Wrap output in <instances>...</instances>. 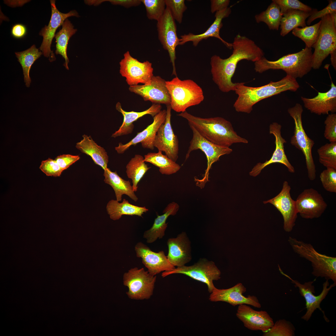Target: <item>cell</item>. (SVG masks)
Here are the masks:
<instances>
[{
  "label": "cell",
  "mask_w": 336,
  "mask_h": 336,
  "mask_svg": "<svg viewBox=\"0 0 336 336\" xmlns=\"http://www.w3.org/2000/svg\"><path fill=\"white\" fill-rule=\"evenodd\" d=\"M134 250L137 257L141 259L148 273L152 275L155 276L162 272L170 271L175 268L169 262L163 251L154 252L141 242L137 243Z\"/></svg>",
  "instance_id": "22"
},
{
  "label": "cell",
  "mask_w": 336,
  "mask_h": 336,
  "mask_svg": "<svg viewBox=\"0 0 336 336\" xmlns=\"http://www.w3.org/2000/svg\"><path fill=\"white\" fill-rule=\"evenodd\" d=\"M300 86L296 79L287 75L281 80L258 87L246 86L238 82L235 91L238 95L233 105L237 112L250 113L253 106L260 101L287 91H296Z\"/></svg>",
  "instance_id": "3"
},
{
  "label": "cell",
  "mask_w": 336,
  "mask_h": 336,
  "mask_svg": "<svg viewBox=\"0 0 336 336\" xmlns=\"http://www.w3.org/2000/svg\"><path fill=\"white\" fill-rule=\"evenodd\" d=\"M328 5L322 10L318 11L316 9H313V12L309 17L307 24L309 25L311 23L316 19L321 18L328 14L336 13V1L330 0L329 1Z\"/></svg>",
  "instance_id": "48"
},
{
  "label": "cell",
  "mask_w": 336,
  "mask_h": 336,
  "mask_svg": "<svg viewBox=\"0 0 336 336\" xmlns=\"http://www.w3.org/2000/svg\"><path fill=\"white\" fill-rule=\"evenodd\" d=\"M313 9L310 12L289 9L284 13L280 23L281 36H284L294 29L301 26H306V19L312 14Z\"/></svg>",
  "instance_id": "33"
},
{
  "label": "cell",
  "mask_w": 336,
  "mask_h": 336,
  "mask_svg": "<svg viewBox=\"0 0 336 336\" xmlns=\"http://www.w3.org/2000/svg\"><path fill=\"white\" fill-rule=\"evenodd\" d=\"M80 158L79 156L63 154L57 156L55 160L61 169L63 171L79 160Z\"/></svg>",
  "instance_id": "49"
},
{
  "label": "cell",
  "mask_w": 336,
  "mask_h": 336,
  "mask_svg": "<svg viewBox=\"0 0 336 336\" xmlns=\"http://www.w3.org/2000/svg\"><path fill=\"white\" fill-rule=\"evenodd\" d=\"M291 187L287 181L283 182L282 189L273 198L264 201V204L270 203L280 212L283 217V228L287 232H291L295 225L297 217L296 201L291 195Z\"/></svg>",
  "instance_id": "17"
},
{
  "label": "cell",
  "mask_w": 336,
  "mask_h": 336,
  "mask_svg": "<svg viewBox=\"0 0 336 336\" xmlns=\"http://www.w3.org/2000/svg\"><path fill=\"white\" fill-rule=\"evenodd\" d=\"M246 304L238 306L236 314L237 317L248 329L254 331L260 330L263 333L268 331L274 322L267 312L264 310L257 311Z\"/></svg>",
  "instance_id": "23"
},
{
  "label": "cell",
  "mask_w": 336,
  "mask_h": 336,
  "mask_svg": "<svg viewBox=\"0 0 336 336\" xmlns=\"http://www.w3.org/2000/svg\"><path fill=\"white\" fill-rule=\"evenodd\" d=\"M288 241L294 251L311 263L312 274L316 278L331 280L336 285V258L318 252L310 243L290 236Z\"/></svg>",
  "instance_id": "5"
},
{
  "label": "cell",
  "mask_w": 336,
  "mask_h": 336,
  "mask_svg": "<svg viewBox=\"0 0 336 336\" xmlns=\"http://www.w3.org/2000/svg\"><path fill=\"white\" fill-rule=\"evenodd\" d=\"M321 22L320 20L318 23L310 26L296 28L292 30V34L304 42L305 47L311 48L318 38Z\"/></svg>",
  "instance_id": "39"
},
{
  "label": "cell",
  "mask_w": 336,
  "mask_h": 336,
  "mask_svg": "<svg viewBox=\"0 0 336 336\" xmlns=\"http://www.w3.org/2000/svg\"><path fill=\"white\" fill-rule=\"evenodd\" d=\"M166 7L170 10L173 18L179 23L182 21L183 14L187 9L184 0H165Z\"/></svg>",
  "instance_id": "44"
},
{
  "label": "cell",
  "mask_w": 336,
  "mask_h": 336,
  "mask_svg": "<svg viewBox=\"0 0 336 336\" xmlns=\"http://www.w3.org/2000/svg\"><path fill=\"white\" fill-rule=\"evenodd\" d=\"M156 276L150 274L143 268H132L124 273V285L128 288L126 294L132 299L143 300L149 299L152 295Z\"/></svg>",
  "instance_id": "9"
},
{
  "label": "cell",
  "mask_w": 336,
  "mask_h": 336,
  "mask_svg": "<svg viewBox=\"0 0 336 336\" xmlns=\"http://www.w3.org/2000/svg\"><path fill=\"white\" fill-rule=\"evenodd\" d=\"M311 48L305 47L299 52L284 55L271 61L264 56L254 62L255 72L262 73L269 69H281L296 79L308 74L312 68Z\"/></svg>",
  "instance_id": "4"
},
{
  "label": "cell",
  "mask_w": 336,
  "mask_h": 336,
  "mask_svg": "<svg viewBox=\"0 0 336 336\" xmlns=\"http://www.w3.org/2000/svg\"><path fill=\"white\" fill-rule=\"evenodd\" d=\"M331 88L325 92H318L312 98L301 97L304 105L311 113L318 115L328 114L336 112V86L331 81Z\"/></svg>",
  "instance_id": "25"
},
{
  "label": "cell",
  "mask_w": 336,
  "mask_h": 336,
  "mask_svg": "<svg viewBox=\"0 0 336 336\" xmlns=\"http://www.w3.org/2000/svg\"><path fill=\"white\" fill-rule=\"evenodd\" d=\"M282 126L277 122H273L269 126V133L273 134L275 138V148L272 155L268 160L263 163L259 162L256 164L250 172V175L255 177L259 175L261 170L265 167L271 164L278 163L285 165L289 172H295L294 167L288 161L285 153L284 144L286 141L282 136Z\"/></svg>",
  "instance_id": "20"
},
{
  "label": "cell",
  "mask_w": 336,
  "mask_h": 336,
  "mask_svg": "<svg viewBox=\"0 0 336 336\" xmlns=\"http://www.w3.org/2000/svg\"><path fill=\"white\" fill-rule=\"evenodd\" d=\"M26 33V26L23 24H17L14 25L12 28L11 33L15 38H21L23 37Z\"/></svg>",
  "instance_id": "52"
},
{
  "label": "cell",
  "mask_w": 336,
  "mask_h": 336,
  "mask_svg": "<svg viewBox=\"0 0 336 336\" xmlns=\"http://www.w3.org/2000/svg\"><path fill=\"white\" fill-rule=\"evenodd\" d=\"M167 244L168 248L167 257L174 266H182L190 261V242L184 232L178 235L176 238H169Z\"/></svg>",
  "instance_id": "27"
},
{
  "label": "cell",
  "mask_w": 336,
  "mask_h": 336,
  "mask_svg": "<svg viewBox=\"0 0 336 336\" xmlns=\"http://www.w3.org/2000/svg\"><path fill=\"white\" fill-rule=\"evenodd\" d=\"M331 55L330 60L331 64L334 68L336 69V49L333 51L330 54Z\"/></svg>",
  "instance_id": "53"
},
{
  "label": "cell",
  "mask_w": 336,
  "mask_h": 336,
  "mask_svg": "<svg viewBox=\"0 0 336 336\" xmlns=\"http://www.w3.org/2000/svg\"><path fill=\"white\" fill-rule=\"evenodd\" d=\"M317 39L313 46L314 51L312 58V68L319 69L323 61L336 49V26L331 14L321 18Z\"/></svg>",
  "instance_id": "8"
},
{
  "label": "cell",
  "mask_w": 336,
  "mask_h": 336,
  "mask_svg": "<svg viewBox=\"0 0 336 336\" xmlns=\"http://www.w3.org/2000/svg\"><path fill=\"white\" fill-rule=\"evenodd\" d=\"M62 26V29L55 35V53L56 54H60L65 59L63 65L68 70L69 60L67 55L68 44L70 38L76 33L77 30L74 28L72 24L68 18L65 20Z\"/></svg>",
  "instance_id": "34"
},
{
  "label": "cell",
  "mask_w": 336,
  "mask_h": 336,
  "mask_svg": "<svg viewBox=\"0 0 336 336\" xmlns=\"http://www.w3.org/2000/svg\"><path fill=\"white\" fill-rule=\"evenodd\" d=\"M161 108L160 104H153L149 108L142 112H127L123 109L119 102H117L116 109L123 115V121L119 129L112 134L111 137L116 138L131 134L134 128L133 122L147 114H150L153 117L161 110Z\"/></svg>",
  "instance_id": "28"
},
{
  "label": "cell",
  "mask_w": 336,
  "mask_h": 336,
  "mask_svg": "<svg viewBox=\"0 0 336 336\" xmlns=\"http://www.w3.org/2000/svg\"><path fill=\"white\" fill-rule=\"evenodd\" d=\"M283 15L278 5L273 0L265 11L256 15L254 17L257 23L264 22L270 30H278Z\"/></svg>",
  "instance_id": "38"
},
{
  "label": "cell",
  "mask_w": 336,
  "mask_h": 336,
  "mask_svg": "<svg viewBox=\"0 0 336 336\" xmlns=\"http://www.w3.org/2000/svg\"><path fill=\"white\" fill-rule=\"evenodd\" d=\"M39 168L47 176H59L63 171L55 160L49 158L41 161Z\"/></svg>",
  "instance_id": "46"
},
{
  "label": "cell",
  "mask_w": 336,
  "mask_h": 336,
  "mask_svg": "<svg viewBox=\"0 0 336 336\" xmlns=\"http://www.w3.org/2000/svg\"><path fill=\"white\" fill-rule=\"evenodd\" d=\"M324 138L330 142H336V114H328L324 122Z\"/></svg>",
  "instance_id": "47"
},
{
  "label": "cell",
  "mask_w": 336,
  "mask_h": 336,
  "mask_svg": "<svg viewBox=\"0 0 336 336\" xmlns=\"http://www.w3.org/2000/svg\"><path fill=\"white\" fill-rule=\"evenodd\" d=\"M106 209L110 218L114 221L120 219L123 215L142 217V215L148 211L145 207L133 205L125 199H124L121 203L116 200H110L107 204Z\"/></svg>",
  "instance_id": "32"
},
{
  "label": "cell",
  "mask_w": 336,
  "mask_h": 336,
  "mask_svg": "<svg viewBox=\"0 0 336 336\" xmlns=\"http://www.w3.org/2000/svg\"><path fill=\"white\" fill-rule=\"evenodd\" d=\"M189 126L193 132V136L190 142L185 160L189 157L192 151L198 149L204 153L207 160V167L203 178L195 179L196 185L202 189L208 180L209 171L212 165L219 161L221 156L230 154L232 150L230 147L221 146L212 142L201 136L193 126Z\"/></svg>",
  "instance_id": "10"
},
{
  "label": "cell",
  "mask_w": 336,
  "mask_h": 336,
  "mask_svg": "<svg viewBox=\"0 0 336 336\" xmlns=\"http://www.w3.org/2000/svg\"><path fill=\"white\" fill-rule=\"evenodd\" d=\"M319 162L324 166L336 169V142L327 143L317 149Z\"/></svg>",
  "instance_id": "40"
},
{
  "label": "cell",
  "mask_w": 336,
  "mask_h": 336,
  "mask_svg": "<svg viewBox=\"0 0 336 336\" xmlns=\"http://www.w3.org/2000/svg\"><path fill=\"white\" fill-rule=\"evenodd\" d=\"M129 90L141 96L145 101L166 105L170 104V97L166 81L160 76H153L148 84L130 86Z\"/></svg>",
  "instance_id": "19"
},
{
  "label": "cell",
  "mask_w": 336,
  "mask_h": 336,
  "mask_svg": "<svg viewBox=\"0 0 336 336\" xmlns=\"http://www.w3.org/2000/svg\"><path fill=\"white\" fill-rule=\"evenodd\" d=\"M179 208L177 203L172 202L169 204L163 210V214L157 215L151 227L144 232L143 237L146 239L147 243H152L157 239L163 238L167 227V223L166 222L167 218L170 215H175Z\"/></svg>",
  "instance_id": "29"
},
{
  "label": "cell",
  "mask_w": 336,
  "mask_h": 336,
  "mask_svg": "<svg viewBox=\"0 0 336 336\" xmlns=\"http://www.w3.org/2000/svg\"><path fill=\"white\" fill-rule=\"evenodd\" d=\"M279 6L281 12L283 14L289 9L301 10L310 12L312 9L309 6L298 0H273Z\"/></svg>",
  "instance_id": "45"
},
{
  "label": "cell",
  "mask_w": 336,
  "mask_h": 336,
  "mask_svg": "<svg viewBox=\"0 0 336 336\" xmlns=\"http://www.w3.org/2000/svg\"><path fill=\"white\" fill-rule=\"evenodd\" d=\"M232 44V53L228 58L215 55L211 58L212 79L223 92L235 91L238 83L233 82L231 79L239 62L245 59L255 62L264 57L262 49L245 36L237 34Z\"/></svg>",
  "instance_id": "1"
},
{
  "label": "cell",
  "mask_w": 336,
  "mask_h": 336,
  "mask_svg": "<svg viewBox=\"0 0 336 336\" xmlns=\"http://www.w3.org/2000/svg\"><path fill=\"white\" fill-rule=\"evenodd\" d=\"M320 178L325 190L331 193H336V169L326 168L321 173Z\"/></svg>",
  "instance_id": "43"
},
{
  "label": "cell",
  "mask_w": 336,
  "mask_h": 336,
  "mask_svg": "<svg viewBox=\"0 0 336 336\" xmlns=\"http://www.w3.org/2000/svg\"><path fill=\"white\" fill-rule=\"evenodd\" d=\"M107 1L112 4L121 5L127 8L138 6L142 3L141 0H109Z\"/></svg>",
  "instance_id": "51"
},
{
  "label": "cell",
  "mask_w": 336,
  "mask_h": 336,
  "mask_svg": "<svg viewBox=\"0 0 336 336\" xmlns=\"http://www.w3.org/2000/svg\"><path fill=\"white\" fill-rule=\"evenodd\" d=\"M188 122L203 137L216 145L228 147L235 143H247L248 141L238 135L231 123L220 117L202 118L186 111L177 115Z\"/></svg>",
  "instance_id": "2"
},
{
  "label": "cell",
  "mask_w": 336,
  "mask_h": 336,
  "mask_svg": "<svg viewBox=\"0 0 336 336\" xmlns=\"http://www.w3.org/2000/svg\"><path fill=\"white\" fill-rule=\"evenodd\" d=\"M124 56L119 62V72L126 78L127 84L130 86L139 83L149 84L153 76L152 63L148 61L140 62L131 56L129 51L125 53Z\"/></svg>",
  "instance_id": "12"
},
{
  "label": "cell",
  "mask_w": 336,
  "mask_h": 336,
  "mask_svg": "<svg viewBox=\"0 0 336 336\" xmlns=\"http://www.w3.org/2000/svg\"><path fill=\"white\" fill-rule=\"evenodd\" d=\"M173 274H182L196 280L206 284L209 293L215 287L213 281L220 278L221 272L215 263L207 259H200L197 263L190 266L185 265L177 267L171 270L165 271L161 276L164 278Z\"/></svg>",
  "instance_id": "11"
},
{
  "label": "cell",
  "mask_w": 336,
  "mask_h": 336,
  "mask_svg": "<svg viewBox=\"0 0 336 336\" xmlns=\"http://www.w3.org/2000/svg\"><path fill=\"white\" fill-rule=\"evenodd\" d=\"M104 170V181L113 188L117 201H121L122 195L125 194L134 202L137 201L138 198L129 181L122 179L118 175L116 171L112 172L108 168Z\"/></svg>",
  "instance_id": "31"
},
{
  "label": "cell",
  "mask_w": 336,
  "mask_h": 336,
  "mask_svg": "<svg viewBox=\"0 0 336 336\" xmlns=\"http://www.w3.org/2000/svg\"><path fill=\"white\" fill-rule=\"evenodd\" d=\"M144 5L147 16L150 20L157 21L162 16L166 7L165 0H141Z\"/></svg>",
  "instance_id": "42"
},
{
  "label": "cell",
  "mask_w": 336,
  "mask_h": 336,
  "mask_svg": "<svg viewBox=\"0 0 336 336\" xmlns=\"http://www.w3.org/2000/svg\"><path fill=\"white\" fill-rule=\"evenodd\" d=\"M278 266L281 273L289 279L296 287L298 288L300 294L306 300V311L302 316L301 319L306 321H308L314 311L317 309H319L323 312L324 319L328 321V319L325 316L324 312L321 310L320 305L329 291L336 285L333 283L329 287V280H326L323 284V289L321 293L319 295L316 296L313 294L315 292V288L313 284L315 280L306 282L302 284L298 281L293 279L289 275L284 273L279 265Z\"/></svg>",
  "instance_id": "14"
},
{
  "label": "cell",
  "mask_w": 336,
  "mask_h": 336,
  "mask_svg": "<svg viewBox=\"0 0 336 336\" xmlns=\"http://www.w3.org/2000/svg\"><path fill=\"white\" fill-rule=\"evenodd\" d=\"M166 120L158 129L153 142V146L158 151L165 152L169 158L176 162L178 157L179 141L173 130L171 124L170 105H166Z\"/></svg>",
  "instance_id": "16"
},
{
  "label": "cell",
  "mask_w": 336,
  "mask_h": 336,
  "mask_svg": "<svg viewBox=\"0 0 336 336\" xmlns=\"http://www.w3.org/2000/svg\"><path fill=\"white\" fill-rule=\"evenodd\" d=\"M166 85L170 97L171 109L176 112H184L204 99L202 88L191 79L181 80L175 76L171 80L166 81Z\"/></svg>",
  "instance_id": "6"
},
{
  "label": "cell",
  "mask_w": 336,
  "mask_h": 336,
  "mask_svg": "<svg viewBox=\"0 0 336 336\" xmlns=\"http://www.w3.org/2000/svg\"><path fill=\"white\" fill-rule=\"evenodd\" d=\"M166 110H161L153 117V122L137 135L128 143L123 144L119 143L115 149L119 154H123L132 145L141 143L144 148L153 150L154 148L153 142L157 131L161 125L166 120Z\"/></svg>",
  "instance_id": "24"
},
{
  "label": "cell",
  "mask_w": 336,
  "mask_h": 336,
  "mask_svg": "<svg viewBox=\"0 0 336 336\" xmlns=\"http://www.w3.org/2000/svg\"><path fill=\"white\" fill-rule=\"evenodd\" d=\"M229 0H211V12L213 13L228 7Z\"/></svg>",
  "instance_id": "50"
},
{
  "label": "cell",
  "mask_w": 336,
  "mask_h": 336,
  "mask_svg": "<svg viewBox=\"0 0 336 336\" xmlns=\"http://www.w3.org/2000/svg\"><path fill=\"white\" fill-rule=\"evenodd\" d=\"M287 112L294 121V134L292 137L290 143L301 151L305 156L308 177L310 180L316 178V167L312 153L314 141L309 138L303 126L302 115L303 109L302 105L296 103L294 106L289 108Z\"/></svg>",
  "instance_id": "7"
},
{
  "label": "cell",
  "mask_w": 336,
  "mask_h": 336,
  "mask_svg": "<svg viewBox=\"0 0 336 336\" xmlns=\"http://www.w3.org/2000/svg\"><path fill=\"white\" fill-rule=\"evenodd\" d=\"M83 139L76 144V147L90 156L95 163L104 170L107 168L109 156L104 148L98 145L91 137L84 134Z\"/></svg>",
  "instance_id": "30"
},
{
  "label": "cell",
  "mask_w": 336,
  "mask_h": 336,
  "mask_svg": "<svg viewBox=\"0 0 336 336\" xmlns=\"http://www.w3.org/2000/svg\"><path fill=\"white\" fill-rule=\"evenodd\" d=\"M246 291V288L241 283L226 289H218L215 287L209 296V300L212 302H225L234 306L246 304L260 308L261 305L257 297L250 295L246 297L243 295Z\"/></svg>",
  "instance_id": "21"
},
{
  "label": "cell",
  "mask_w": 336,
  "mask_h": 336,
  "mask_svg": "<svg viewBox=\"0 0 336 336\" xmlns=\"http://www.w3.org/2000/svg\"><path fill=\"white\" fill-rule=\"evenodd\" d=\"M51 7V16L48 25L45 26L39 33V35L43 37V40L40 50L42 51L44 56L49 58L50 62L56 60V58L51 46L53 38L55 36L57 29L62 26L65 20L71 16L79 17L78 13L75 10L64 13L60 12L57 8L55 0H50Z\"/></svg>",
  "instance_id": "15"
},
{
  "label": "cell",
  "mask_w": 336,
  "mask_h": 336,
  "mask_svg": "<svg viewBox=\"0 0 336 336\" xmlns=\"http://www.w3.org/2000/svg\"><path fill=\"white\" fill-rule=\"evenodd\" d=\"M15 53L22 68L26 86L29 87L31 82L29 75L30 69L35 61L43 54V53L33 45L25 51Z\"/></svg>",
  "instance_id": "37"
},
{
  "label": "cell",
  "mask_w": 336,
  "mask_h": 336,
  "mask_svg": "<svg viewBox=\"0 0 336 336\" xmlns=\"http://www.w3.org/2000/svg\"><path fill=\"white\" fill-rule=\"evenodd\" d=\"M126 168L127 175L132 180L133 189L136 192L138 183L151 167L145 164L142 156L136 154L128 162Z\"/></svg>",
  "instance_id": "35"
},
{
  "label": "cell",
  "mask_w": 336,
  "mask_h": 336,
  "mask_svg": "<svg viewBox=\"0 0 336 336\" xmlns=\"http://www.w3.org/2000/svg\"><path fill=\"white\" fill-rule=\"evenodd\" d=\"M295 201L298 214L306 219L320 217L327 207L321 195L312 188L305 189Z\"/></svg>",
  "instance_id": "18"
},
{
  "label": "cell",
  "mask_w": 336,
  "mask_h": 336,
  "mask_svg": "<svg viewBox=\"0 0 336 336\" xmlns=\"http://www.w3.org/2000/svg\"><path fill=\"white\" fill-rule=\"evenodd\" d=\"M295 328L290 321L285 319L277 321L267 332L264 333V336H293Z\"/></svg>",
  "instance_id": "41"
},
{
  "label": "cell",
  "mask_w": 336,
  "mask_h": 336,
  "mask_svg": "<svg viewBox=\"0 0 336 336\" xmlns=\"http://www.w3.org/2000/svg\"><path fill=\"white\" fill-rule=\"evenodd\" d=\"M158 151V152H150L145 155V162L151 163L159 168L162 174L170 175L176 173L180 169L179 165Z\"/></svg>",
  "instance_id": "36"
},
{
  "label": "cell",
  "mask_w": 336,
  "mask_h": 336,
  "mask_svg": "<svg viewBox=\"0 0 336 336\" xmlns=\"http://www.w3.org/2000/svg\"><path fill=\"white\" fill-rule=\"evenodd\" d=\"M231 12L230 7L216 12L215 20L213 23L203 33L195 35L192 33L184 34L180 36V45H183L189 41L193 42V45L196 46L199 42L203 40L207 39L210 37H214L220 40L228 49H232V44L229 43L223 40L220 35V31L222 27V20L228 17Z\"/></svg>",
  "instance_id": "26"
},
{
  "label": "cell",
  "mask_w": 336,
  "mask_h": 336,
  "mask_svg": "<svg viewBox=\"0 0 336 336\" xmlns=\"http://www.w3.org/2000/svg\"><path fill=\"white\" fill-rule=\"evenodd\" d=\"M156 27L158 39L163 49L169 53L173 66L172 75L177 76L175 64V49L180 45V39L177 35L175 20L167 7H166L163 15L157 21Z\"/></svg>",
  "instance_id": "13"
}]
</instances>
